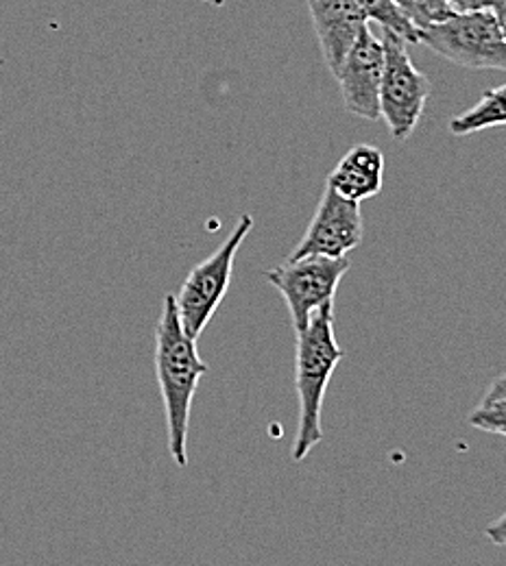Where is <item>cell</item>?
<instances>
[{
  "mask_svg": "<svg viewBox=\"0 0 506 566\" xmlns=\"http://www.w3.org/2000/svg\"><path fill=\"white\" fill-rule=\"evenodd\" d=\"M208 364L197 352V340H193L182 327L175 294H166L155 327V375L166 412L168 451L173 462L182 469L188 464L193 399L202 377L208 375Z\"/></svg>",
  "mask_w": 506,
  "mask_h": 566,
  "instance_id": "1",
  "label": "cell"
},
{
  "mask_svg": "<svg viewBox=\"0 0 506 566\" xmlns=\"http://www.w3.org/2000/svg\"><path fill=\"white\" fill-rule=\"evenodd\" d=\"M295 390L299 401V427L292 444V460L301 462L323 440L321 408L328 384L345 357L334 336V301L321 305L308 327L295 336Z\"/></svg>",
  "mask_w": 506,
  "mask_h": 566,
  "instance_id": "2",
  "label": "cell"
},
{
  "mask_svg": "<svg viewBox=\"0 0 506 566\" xmlns=\"http://www.w3.org/2000/svg\"><path fill=\"white\" fill-rule=\"evenodd\" d=\"M420 44L461 69L506 72V40L492 9L452 13L422 29Z\"/></svg>",
  "mask_w": 506,
  "mask_h": 566,
  "instance_id": "3",
  "label": "cell"
},
{
  "mask_svg": "<svg viewBox=\"0 0 506 566\" xmlns=\"http://www.w3.org/2000/svg\"><path fill=\"white\" fill-rule=\"evenodd\" d=\"M251 227H254V218L249 213L240 216L229 238L208 260H204L188 273L186 282L182 283L179 292L175 294V307H177L182 327L193 340H199V336L206 332V327L215 318L218 305L223 303L225 292L231 282L236 253L242 247L245 238L249 235Z\"/></svg>",
  "mask_w": 506,
  "mask_h": 566,
  "instance_id": "4",
  "label": "cell"
},
{
  "mask_svg": "<svg viewBox=\"0 0 506 566\" xmlns=\"http://www.w3.org/2000/svg\"><path fill=\"white\" fill-rule=\"evenodd\" d=\"M382 46L384 72L380 85V118H384L391 136L402 142L420 125L433 85L428 76L411 62L402 38L391 31H382Z\"/></svg>",
  "mask_w": 506,
  "mask_h": 566,
  "instance_id": "5",
  "label": "cell"
},
{
  "mask_svg": "<svg viewBox=\"0 0 506 566\" xmlns=\"http://www.w3.org/2000/svg\"><path fill=\"white\" fill-rule=\"evenodd\" d=\"M348 271V258L306 255L299 260H287L285 266L265 273L267 282L285 296L289 305L295 336L308 327L312 314L321 305L334 301L337 287Z\"/></svg>",
  "mask_w": 506,
  "mask_h": 566,
  "instance_id": "6",
  "label": "cell"
},
{
  "mask_svg": "<svg viewBox=\"0 0 506 566\" xmlns=\"http://www.w3.org/2000/svg\"><path fill=\"white\" fill-rule=\"evenodd\" d=\"M362 242L361 203L350 201L326 186L314 216L290 253L289 260L306 255L348 258Z\"/></svg>",
  "mask_w": 506,
  "mask_h": 566,
  "instance_id": "7",
  "label": "cell"
},
{
  "mask_svg": "<svg viewBox=\"0 0 506 566\" xmlns=\"http://www.w3.org/2000/svg\"><path fill=\"white\" fill-rule=\"evenodd\" d=\"M384 72V46L382 40L375 38L364 27L361 38L348 53L343 69L337 74L341 85L345 109L362 120H380V85Z\"/></svg>",
  "mask_w": 506,
  "mask_h": 566,
  "instance_id": "8",
  "label": "cell"
},
{
  "mask_svg": "<svg viewBox=\"0 0 506 566\" xmlns=\"http://www.w3.org/2000/svg\"><path fill=\"white\" fill-rule=\"evenodd\" d=\"M308 9L323 60L337 76L369 20L352 0H308Z\"/></svg>",
  "mask_w": 506,
  "mask_h": 566,
  "instance_id": "9",
  "label": "cell"
},
{
  "mask_svg": "<svg viewBox=\"0 0 506 566\" xmlns=\"http://www.w3.org/2000/svg\"><path fill=\"white\" fill-rule=\"evenodd\" d=\"M384 184V155L380 148L359 144L343 155L328 175V188L341 197L362 203L375 197Z\"/></svg>",
  "mask_w": 506,
  "mask_h": 566,
  "instance_id": "10",
  "label": "cell"
},
{
  "mask_svg": "<svg viewBox=\"0 0 506 566\" xmlns=\"http://www.w3.org/2000/svg\"><path fill=\"white\" fill-rule=\"evenodd\" d=\"M494 127H506V83L485 92L476 105L450 120V134L458 138Z\"/></svg>",
  "mask_w": 506,
  "mask_h": 566,
  "instance_id": "11",
  "label": "cell"
},
{
  "mask_svg": "<svg viewBox=\"0 0 506 566\" xmlns=\"http://www.w3.org/2000/svg\"><path fill=\"white\" fill-rule=\"evenodd\" d=\"M366 20H373L382 31H391L402 38L406 44H420V31L411 20L395 7L393 0H352Z\"/></svg>",
  "mask_w": 506,
  "mask_h": 566,
  "instance_id": "12",
  "label": "cell"
},
{
  "mask_svg": "<svg viewBox=\"0 0 506 566\" xmlns=\"http://www.w3.org/2000/svg\"><path fill=\"white\" fill-rule=\"evenodd\" d=\"M393 2L411 20V24L417 31L436 24V22H443L454 13L445 4V0H393Z\"/></svg>",
  "mask_w": 506,
  "mask_h": 566,
  "instance_id": "13",
  "label": "cell"
},
{
  "mask_svg": "<svg viewBox=\"0 0 506 566\" xmlns=\"http://www.w3.org/2000/svg\"><path fill=\"white\" fill-rule=\"evenodd\" d=\"M469 424L489 431L506 436V399H496V401H483L472 415H469Z\"/></svg>",
  "mask_w": 506,
  "mask_h": 566,
  "instance_id": "14",
  "label": "cell"
},
{
  "mask_svg": "<svg viewBox=\"0 0 506 566\" xmlns=\"http://www.w3.org/2000/svg\"><path fill=\"white\" fill-rule=\"evenodd\" d=\"M445 4H447L454 13H469V11L492 9L494 0H445Z\"/></svg>",
  "mask_w": 506,
  "mask_h": 566,
  "instance_id": "15",
  "label": "cell"
},
{
  "mask_svg": "<svg viewBox=\"0 0 506 566\" xmlns=\"http://www.w3.org/2000/svg\"><path fill=\"white\" fill-rule=\"evenodd\" d=\"M485 534H487V538H489L494 545L506 547V512L498 521H494V523L487 527Z\"/></svg>",
  "mask_w": 506,
  "mask_h": 566,
  "instance_id": "16",
  "label": "cell"
},
{
  "mask_svg": "<svg viewBox=\"0 0 506 566\" xmlns=\"http://www.w3.org/2000/svg\"><path fill=\"white\" fill-rule=\"evenodd\" d=\"M496 399H506V373H503L498 379H494L483 401H496Z\"/></svg>",
  "mask_w": 506,
  "mask_h": 566,
  "instance_id": "17",
  "label": "cell"
},
{
  "mask_svg": "<svg viewBox=\"0 0 506 566\" xmlns=\"http://www.w3.org/2000/svg\"><path fill=\"white\" fill-rule=\"evenodd\" d=\"M492 11H494V15H496V20L500 24V31H503L506 40V0H494Z\"/></svg>",
  "mask_w": 506,
  "mask_h": 566,
  "instance_id": "18",
  "label": "cell"
},
{
  "mask_svg": "<svg viewBox=\"0 0 506 566\" xmlns=\"http://www.w3.org/2000/svg\"><path fill=\"white\" fill-rule=\"evenodd\" d=\"M210 2H213V4H223L225 0H210Z\"/></svg>",
  "mask_w": 506,
  "mask_h": 566,
  "instance_id": "19",
  "label": "cell"
}]
</instances>
